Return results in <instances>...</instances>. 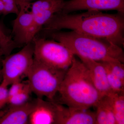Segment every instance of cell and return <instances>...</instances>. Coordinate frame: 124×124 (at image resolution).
Here are the masks:
<instances>
[{
    "mask_svg": "<svg viewBox=\"0 0 124 124\" xmlns=\"http://www.w3.org/2000/svg\"><path fill=\"white\" fill-rule=\"evenodd\" d=\"M69 29L109 41L121 47L124 45V15L88 10L78 14L59 13L42 28L45 32Z\"/></svg>",
    "mask_w": 124,
    "mask_h": 124,
    "instance_id": "cell-1",
    "label": "cell"
},
{
    "mask_svg": "<svg viewBox=\"0 0 124 124\" xmlns=\"http://www.w3.org/2000/svg\"><path fill=\"white\" fill-rule=\"evenodd\" d=\"M58 93L59 97L56 102L82 110L95 107L103 97L94 87L86 67L75 57Z\"/></svg>",
    "mask_w": 124,
    "mask_h": 124,
    "instance_id": "cell-2",
    "label": "cell"
},
{
    "mask_svg": "<svg viewBox=\"0 0 124 124\" xmlns=\"http://www.w3.org/2000/svg\"><path fill=\"white\" fill-rule=\"evenodd\" d=\"M46 33L51 39L63 44L78 57L99 62L115 59L124 63V54L122 48L106 40L72 31H54Z\"/></svg>",
    "mask_w": 124,
    "mask_h": 124,
    "instance_id": "cell-3",
    "label": "cell"
},
{
    "mask_svg": "<svg viewBox=\"0 0 124 124\" xmlns=\"http://www.w3.org/2000/svg\"><path fill=\"white\" fill-rule=\"evenodd\" d=\"M67 70L55 69L34 59L26 77L32 93L54 101Z\"/></svg>",
    "mask_w": 124,
    "mask_h": 124,
    "instance_id": "cell-4",
    "label": "cell"
},
{
    "mask_svg": "<svg viewBox=\"0 0 124 124\" xmlns=\"http://www.w3.org/2000/svg\"><path fill=\"white\" fill-rule=\"evenodd\" d=\"M32 42L34 60L56 69L67 70L70 66L75 55L61 42L36 36Z\"/></svg>",
    "mask_w": 124,
    "mask_h": 124,
    "instance_id": "cell-5",
    "label": "cell"
},
{
    "mask_svg": "<svg viewBox=\"0 0 124 124\" xmlns=\"http://www.w3.org/2000/svg\"><path fill=\"white\" fill-rule=\"evenodd\" d=\"M34 61L33 42L25 45L21 50L1 59L2 82L8 86L26 76Z\"/></svg>",
    "mask_w": 124,
    "mask_h": 124,
    "instance_id": "cell-6",
    "label": "cell"
},
{
    "mask_svg": "<svg viewBox=\"0 0 124 124\" xmlns=\"http://www.w3.org/2000/svg\"><path fill=\"white\" fill-rule=\"evenodd\" d=\"M65 1L36 0L29 3L33 16L32 33L34 38L54 15L62 11Z\"/></svg>",
    "mask_w": 124,
    "mask_h": 124,
    "instance_id": "cell-7",
    "label": "cell"
},
{
    "mask_svg": "<svg viewBox=\"0 0 124 124\" xmlns=\"http://www.w3.org/2000/svg\"><path fill=\"white\" fill-rule=\"evenodd\" d=\"M19 11L13 22L11 36L18 46L32 42L34 37L32 33L33 18L29 4L18 6Z\"/></svg>",
    "mask_w": 124,
    "mask_h": 124,
    "instance_id": "cell-8",
    "label": "cell"
},
{
    "mask_svg": "<svg viewBox=\"0 0 124 124\" xmlns=\"http://www.w3.org/2000/svg\"><path fill=\"white\" fill-rule=\"evenodd\" d=\"M115 10L124 15V0H69L64 1L62 13L80 10Z\"/></svg>",
    "mask_w": 124,
    "mask_h": 124,
    "instance_id": "cell-9",
    "label": "cell"
},
{
    "mask_svg": "<svg viewBox=\"0 0 124 124\" xmlns=\"http://www.w3.org/2000/svg\"><path fill=\"white\" fill-rule=\"evenodd\" d=\"M34 102L28 124H56L57 102L38 97Z\"/></svg>",
    "mask_w": 124,
    "mask_h": 124,
    "instance_id": "cell-10",
    "label": "cell"
},
{
    "mask_svg": "<svg viewBox=\"0 0 124 124\" xmlns=\"http://www.w3.org/2000/svg\"><path fill=\"white\" fill-rule=\"evenodd\" d=\"M88 110L66 107L58 103L56 124H95V112Z\"/></svg>",
    "mask_w": 124,
    "mask_h": 124,
    "instance_id": "cell-11",
    "label": "cell"
},
{
    "mask_svg": "<svg viewBox=\"0 0 124 124\" xmlns=\"http://www.w3.org/2000/svg\"><path fill=\"white\" fill-rule=\"evenodd\" d=\"M79 58L88 69L94 87L102 97L115 93L109 85L106 70L101 62L86 58Z\"/></svg>",
    "mask_w": 124,
    "mask_h": 124,
    "instance_id": "cell-12",
    "label": "cell"
},
{
    "mask_svg": "<svg viewBox=\"0 0 124 124\" xmlns=\"http://www.w3.org/2000/svg\"><path fill=\"white\" fill-rule=\"evenodd\" d=\"M34 101L23 105L13 106L8 104L0 110V124H27L29 115L34 105Z\"/></svg>",
    "mask_w": 124,
    "mask_h": 124,
    "instance_id": "cell-13",
    "label": "cell"
},
{
    "mask_svg": "<svg viewBox=\"0 0 124 124\" xmlns=\"http://www.w3.org/2000/svg\"><path fill=\"white\" fill-rule=\"evenodd\" d=\"M95 107V124H116L110 95L102 97Z\"/></svg>",
    "mask_w": 124,
    "mask_h": 124,
    "instance_id": "cell-14",
    "label": "cell"
},
{
    "mask_svg": "<svg viewBox=\"0 0 124 124\" xmlns=\"http://www.w3.org/2000/svg\"><path fill=\"white\" fill-rule=\"evenodd\" d=\"M116 124H124V93L110 95Z\"/></svg>",
    "mask_w": 124,
    "mask_h": 124,
    "instance_id": "cell-15",
    "label": "cell"
},
{
    "mask_svg": "<svg viewBox=\"0 0 124 124\" xmlns=\"http://www.w3.org/2000/svg\"><path fill=\"white\" fill-rule=\"evenodd\" d=\"M17 47L18 46L14 41L11 35L8 34L3 23L0 22V52H2L6 57Z\"/></svg>",
    "mask_w": 124,
    "mask_h": 124,
    "instance_id": "cell-16",
    "label": "cell"
},
{
    "mask_svg": "<svg viewBox=\"0 0 124 124\" xmlns=\"http://www.w3.org/2000/svg\"><path fill=\"white\" fill-rule=\"evenodd\" d=\"M32 93L28 82H26L23 89L19 93L9 99L7 104L17 106L23 105L29 101L30 95Z\"/></svg>",
    "mask_w": 124,
    "mask_h": 124,
    "instance_id": "cell-17",
    "label": "cell"
},
{
    "mask_svg": "<svg viewBox=\"0 0 124 124\" xmlns=\"http://www.w3.org/2000/svg\"><path fill=\"white\" fill-rule=\"evenodd\" d=\"M104 67L109 85L115 93H124V82L112 71L108 65L100 62Z\"/></svg>",
    "mask_w": 124,
    "mask_h": 124,
    "instance_id": "cell-18",
    "label": "cell"
},
{
    "mask_svg": "<svg viewBox=\"0 0 124 124\" xmlns=\"http://www.w3.org/2000/svg\"><path fill=\"white\" fill-rule=\"evenodd\" d=\"M101 62L106 63L112 71L124 82V63L115 59H110Z\"/></svg>",
    "mask_w": 124,
    "mask_h": 124,
    "instance_id": "cell-19",
    "label": "cell"
},
{
    "mask_svg": "<svg viewBox=\"0 0 124 124\" xmlns=\"http://www.w3.org/2000/svg\"><path fill=\"white\" fill-rule=\"evenodd\" d=\"M5 5V10L4 15L14 14L17 15L19 9L15 0H1Z\"/></svg>",
    "mask_w": 124,
    "mask_h": 124,
    "instance_id": "cell-20",
    "label": "cell"
},
{
    "mask_svg": "<svg viewBox=\"0 0 124 124\" xmlns=\"http://www.w3.org/2000/svg\"><path fill=\"white\" fill-rule=\"evenodd\" d=\"M26 83V82H22L21 80L17 81L12 83L10 85V88L8 89V100L22 91Z\"/></svg>",
    "mask_w": 124,
    "mask_h": 124,
    "instance_id": "cell-21",
    "label": "cell"
},
{
    "mask_svg": "<svg viewBox=\"0 0 124 124\" xmlns=\"http://www.w3.org/2000/svg\"><path fill=\"white\" fill-rule=\"evenodd\" d=\"M8 86L2 81L0 84V110L7 104Z\"/></svg>",
    "mask_w": 124,
    "mask_h": 124,
    "instance_id": "cell-22",
    "label": "cell"
},
{
    "mask_svg": "<svg viewBox=\"0 0 124 124\" xmlns=\"http://www.w3.org/2000/svg\"><path fill=\"white\" fill-rule=\"evenodd\" d=\"M18 6L20 5L29 4L36 0H15Z\"/></svg>",
    "mask_w": 124,
    "mask_h": 124,
    "instance_id": "cell-23",
    "label": "cell"
},
{
    "mask_svg": "<svg viewBox=\"0 0 124 124\" xmlns=\"http://www.w3.org/2000/svg\"><path fill=\"white\" fill-rule=\"evenodd\" d=\"M5 10V5L1 0H0V16L4 15Z\"/></svg>",
    "mask_w": 124,
    "mask_h": 124,
    "instance_id": "cell-24",
    "label": "cell"
},
{
    "mask_svg": "<svg viewBox=\"0 0 124 124\" xmlns=\"http://www.w3.org/2000/svg\"><path fill=\"white\" fill-rule=\"evenodd\" d=\"M1 63V62H0V64ZM2 81V72H1V68L0 67V84H1Z\"/></svg>",
    "mask_w": 124,
    "mask_h": 124,
    "instance_id": "cell-25",
    "label": "cell"
},
{
    "mask_svg": "<svg viewBox=\"0 0 124 124\" xmlns=\"http://www.w3.org/2000/svg\"><path fill=\"white\" fill-rule=\"evenodd\" d=\"M3 56H4V54L2 52H0V62H1V59H2V57Z\"/></svg>",
    "mask_w": 124,
    "mask_h": 124,
    "instance_id": "cell-26",
    "label": "cell"
}]
</instances>
